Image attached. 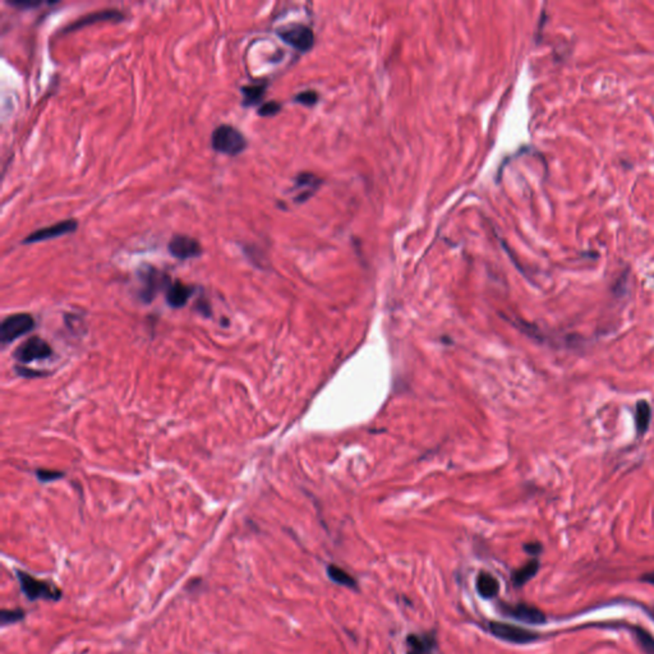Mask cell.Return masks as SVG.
I'll use <instances>...</instances> for the list:
<instances>
[{
	"label": "cell",
	"instance_id": "27",
	"mask_svg": "<svg viewBox=\"0 0 654 654\" xmlns=\"http://www.w3.org/2000/svg\"><path fill=\"white\" fill-rule=\"evenodd\" d=\"M642 581L648 583V584H652L654 586V571H650L648 574L643 575Z\"/></svg>",
	"mask_w": 654,
	"mask_h": 654
},
{
	"label": "cell",
	"instance_id": "24",
	"mask_svg": "<svg viewBox=\"0 0 654 654\" xmlns=\"http://www.w3.org/2000/svg\"><path fill=\"white\" fill-rule=\"evenodd\" d=\"M36 474L37 478L43 482L56 481V479H59L63 477L62 472L51 469H38L36 472Z\"/></svg>",
	"mask_w": 654,
	"mask_h": 654
},
{
	"label": "cell",
	"instance_id": "1",
	"mask_svg": "<svg viewBox=\"0 0 654 654\" xmlns=\"http://www.w3.org/2000/svg\"><path fill=\"white\" fill-rule=\"evenodd\" d=\"M16 576L19 581L21 592L24 593L26 598L31 602H35L38 599L59 602L62 599V589L58 588L53 581L38 579L36 576L28 574L25 570H19V569H16Z\"/></svg>",
	"mask_w": 654,
	"mask_h": 654
},
{
	"label": "cell",
	"instance_id": "20",
	"mask_svg": "<svg viewBox=\"0 0 654 654\" xmlns=\"http://www.w3.org/2000/svg\"><path fill=\"white\" fill-rule=\"evenodd\" d=\"M633 631L643 650L647 654H654V636L650 635L647 630L639 628V626H635Z\"/></svg>",
	"mask_w": 654,
	"mask_h": 654
},
{
	"label": "cell",
	"instance_id": "9",
	"mask_svg": "<svg viewBox=\"0 0 654 654\" xmlns=\"http://www.w3.org/2000/svg\"><path fill=\"white\" fill-rule=\"evenodd\" d=\"M500 610L504 615L515 618V620L521 621V623L538 625V623H544L546 621V616H544V612L541 611L537 607L526 605V603H519V605L502 603L500 606Z\"/></svg>",
	"mask_w": 654,
	"mask_h": 654
},
{
	"label": "cell",
	"instance_id": "5",
	"mask_svg": "<svg viewBox=\"0 0 654 654\" xmlns=\"http://www.w3.org/2000/svg\"><path fill=\"white\" fill-rule=\"evenodd\" d=\"M51 354L53 349L46 340L38 336H32L14 351V358L17 359L19 363H32L36 360L49 358Z\"/></svg>",
	"mask_w": 654,
	"mask_h": 654
},
{
	"label": "cell",
	"instance_id": "3",
	"mask_svg": "<svg viewBox=\"0 0 654 654\" xmlns=\"http://www.w3.org/2000/svg\"><path fill=\"white\" fill-rule=\"evenodd\" d=\"M35 327V320L30 313H14L8 316L0 325V341L3 344L12 343Z\"/></svg>",
	"mask_w": 654,
	"mask_h": 654
},
{
	"label": "cell",
	"instance_id": "16",
	"mask_svg": "<svg viewBox=\"0 0 654 654\" xmlns=\"http://www.w3.org/2000/svg\"><path fill=\"white\" fill-rule=\"evenodd\" d=\"M650 418H652V409L649 407L648 403L644 400L638 401L635 409V427L636 432L639 436L645 435V432L648 431Z\"/></svg>",
	"mask_w": 654,
	"mask_h": 654
},
{
	"label": "cell",
	"instance_id": "8",
	"mask_svg": "<svg viewBox=\"0 0 654 654\" xmlns=\"http://www.w3.org/2000/svg\"><path fill=\"white\" fill-rule=\"evenodd\" d=\"M167 249L173 257L178 259H194L202 254L199 242L190 235H174L167 244Z\"/></svg>",
	"mask_w": 654,
	"mask_h": 654
},
{
	"label": "cell",
	"instance_id": "10",
	"mask_svg": "<svg viewBox=\"0 0 654 654\" xmlns=\"http://www.w3.org/2000/svg\"><path fill=\"white\" fill-rule=\"evenodd\" d=\"M141 280L143 284L141 298L146 303L151 302L161 288L169 284V278L167 275L161 274L152 267H148L147 270L141 272Z\"/></svg>",
	"mask_w": 654,
	"mask_h": 654
},
{
	"label": "cell",
	"instance_id": "19",
	"mask_svg": "<svg viewBox=\"0 0 654 654\" xmlns=\"http://www.w3.org/2000/svg\"><path fill=\"white\" fill-rule=\"evenodd\" d=\"M327 575L331 581H335L339 586H348V588H357L358 583L353 578L352 575L346 573L344 569L339 568L336 565H328L327 566Z\"/></svg>",
	"mask_w": 654,
	"mask_h": 654
},
{
	"label": "cell",
	"instance_id": "15",
	"mask_svg": "<svg viewBox=\"0 0 654 654\" xmlns=\"http://www.w3.org/2000/svg\"><path fill=\"white\" fill-rule=\"evenodd\" d=\"M475 586H477V591L479 593V596L486 599L494 598L497 596L499 591H500L499 581L494 578V575H491L489 573H484V571H482L477 576Z\"/></svg>",
	"mask_w": 654,
	"mask_h": 654
},
{
	"label": "cell",
	"instance_id": "17",
	"mask_svg": "<svg viewBox=\"0 0 654 654\" xmlns=\"http://www.w3.org/2000/svg\"><path fill=\"white\" fill-rule=\"evenodd\" d=\"M538 569H539V564H538L537 560H531V561L525 564L523 568L518 569L512 573V583L515 586H524L525 583L531 581L533 576H536V574L538 573Z\"/></svg>",
	"mask_w": 654,
	"mask_h": 654
},
{
	"label": "cell",
	"instance_id": "28",
	"mask_svg": "<svg viewBox=\"0 0 654 654\" xmlns=\"http://www.w3.org/2000/svg\"><path fill=\"white\" fill-rule=\"evenodd\" d=\"M653 616H654V615H653Z\"/></svg>",
	"mask_w": 654,
	"mask_h": 654
},
{
	"label": "cell",
	"instance_id": "26",
	"mask_svg": "<svg viewBox=\"0 0 654 654\" xmlns=\"http://www.w3.org/2000/svg\"><path fill=\"white\" fill-rule=\"evenodd\" d=\"M524 549L528 552V554H531V555H537L541 551H542V546L539 544H525Z\"/></svg>",
	"mask_w": 654,
	"mask_h": 654
},
{
	"label": "cell",
	"instance_id": "12",
	"mask_svg": "<svg viewBox=\"0 0 654 654\" xmlns=\"http://www.w3.org/2000/svg\"><path fill=\"white\" fill-rule=\"evenodd\" d=\"M194 289L185 285L182 281H175L173 284L167 285V302L173 308H182L190 301Z\"/></svg>",
	"mask_w": 654,
	"mask_h": 654
},
{
	"label": "cell",
	"instance_id": "22",
	"mask_svg": "<svg viewBox=\"0 0 654 654\" xmlns=\"http://www.w3.org/2000/svg\"><path fill=\"white\" fill-rule=\"evenodd\" d=\"M280 110H281V105L279 103L269 101L259 106V117H272V115H276Z\"/></svg>",
	"mask_w": 654,
	"mask_h": 654
},
{
	"label": "cell",
	"instance_id": "4",
	"mask_svg": "<svg viewBox=\"0 0 654 654\" xmlns=\"http://www.w3.org/2000/svg\"><path fill=\"white\" fill-rule=\"evenodd\" d=\"M487 629L492 635L499 638L501 640L515 643V644H528V643L536 642L539 639V635L536 631H531V630L524 629L521 626H517L512 623L491 621L488 623Z\"/></svg>",
	"mask_w": 654,
	"mask_h": 654
},
{
	"label": "cell",
	"instance_id": "13",
	"mask_svg": "<svg viewBox=\"0 0 654 654\" xmlns=\"http://www.w3.org/2000/svg\"><path fill=\"white\" fill-rule=\"evenodd\" d=\"M320 185H321V180L317 178L315 174H299L296 180V188L299 190V193L296 197V202H304L311 196H313V193Z\"/></svg>",
	"mask_w": 654,
	"mask_h": 654
},
{
	"label": "cell",
	"instance_id": "14",
	"mask_svg": "<svg viewBox=\"0 0 654 654\" xmlns=\"http://www.w3.org/2000/svg\"><path fill=\"white\" fill-rule=\"evenodd\" d=\"M436 645L435 636L415 635L412 634L407 638V654H431Z\"/></svg>",
	"mask_w": 654,
	"mask_h": 654
},
{
	"label": "cell",
	"instance_id": "18",
	"mask_svg": "<svg viewBox=\"0 0 654 654\" xmlns=\"http://www.w3.org/2000/svg\"><path fill=\"white\" fill-rule=\"evenodd\" d=\"M265 83H254V85H247L242 87V95H243V105L251 106L259 103L264 95H265Z\"/></svg>",
	"mask_w": 654,
	"mask_h": 654
},
{
	"label": "cell",
	"instance_id": "25",
	"mask_svg": "<svg viewBox=\"0 0 654 654\" xmlns=\"http://www.w3.org/2000/svg\"><path fill=\"white\" fill-rule=\"evenodd\" d=\"M6 3L11 4V6H16V8H36V6L43 4L41 1H25V0H12V1H6Z\"/></svg>",
	"mask_w": 654,
	"mask_h": 654
},
{
	"label": "cell",
	"instance_id": "7",
	"mask_svg": "<svg viewBox=\"0 0 654 654\" xmlns=\"http://www.w3.org/2000/svg\"><path fill=\"white\" fill-rule=\"evenodd\" d=\"M77 228H78V222L76 219H67V220L56 222L54 225H50L46 228L38 229L31 234L27 235L25 239L22 241V243L24 244H31V243H37V242L49 241V239L59 238L63 235L74 233Z\"/></svg>",
	"mask_w": 654,
	"mask_h": 654
},
{
	"label": "cell",
	"instance_id": "2",
	"mask_svg": "<svg viewBox=\"0 0 654 654\" xmlns=\"http://www.w3.org/2000/svg\"><path fill=\"white\" fill-rule=\"evenodd\" d=\"M211 145L217 152L235 156L247 147V140L242 135L241 130L233 125L222 124L212 132Z\"/></svg>",
	"mask_w": 654,
	"mask_h": 654
},
{
	"label": "cell",
	"instance_id": "23",
	"mask_svg": "<svg viewBox=\"0 0 654 654\" xmlns=\"http://www.w3.org/2000/svg\"><path fill=\"white\" fill-rule=\"evenodd\" d=\"M317 100H318V95L316 91H304V93H301L296 96V103H299L302 105H315Z\"/></svg>",
	"mask_w": 654,
	"mask_h": 654
},
{
	"label": "cell",
	"instance_id": "6",
	"mask_svg": "<svg viewBox=\"0 0 654 654\" xmlns=\"http://www.w3.org/2000/svg\"><path fill=\"white\" fill-rule=\"evenodd\" d=\"M278 35L284 43H289L294 49L299 51H308L315 43L313 31L307 26L294 25L285 26L279 28Z\"/></svg>",
	"mask_w": 654,
	"mask_h": 654
},
{
	"label": "cell",
	"instance_id": "11",
	"mask_svg": "<svg viewBox=\"0 0 654 654\" xmlns=\"http://www.w3.org/2000/svg\"><path fill=\"white\" fill-rule=\"evenodd\" d=\"M123 19V13L119 12L117 9H103V11H99V12L88 13L86 16L76 19L73 24H69L63 31H77V30H80L82 27L95 25V24H98V22H105V21L120 22Z\"/></svg>",
	"mask_w": 654,
	"mask_h": 654
},
{
	"label": "cell",
	"instance_id": "21",
	"mask_svg": "<svg viewBox=\"0 0 654 654\" xmlns=\"http://www.w3.org/2000/svg\"><path fill=\"white\" fill-rule=\"evenodd\" d=\"M26 618V611L24 608H12V610H1L0 611V623L3 626L11 623H19Z\"/></svg>",
	"mask_w": 654,
	"mask_h": 654
}]
</instances>
